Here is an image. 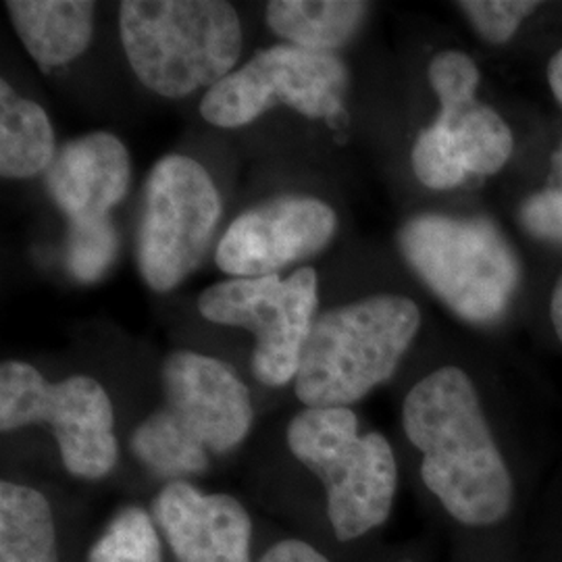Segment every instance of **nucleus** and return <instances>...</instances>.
<instances>
[{"label":"nucleus","instance_id":"obj_18","mask_svg":"<svg viewBox=\"0 0 562 562\" xmlns=\"http://www.w3.org/2000/svg\"><path fill=\"white\" fill-rule=\"evenodd\" d=\"M0 562H59L53 508L34 487L0 483Z\"/></svg>","mask_w":562,"mask_h":562},{"label":"nucleus","instance_id":"obj_23","mask_svg":"<svg viewBox=\"0 0 562 562\" xmlns=\"http://www.w3.org/2000/svg\"><path fill=\"white\" fill-rule=\"evenodd\" d=\"M259 562H329L319 550L302 540H283L271 546Z\"/></svg>","mask_w":562,"mask_h":562},{"label":"nucleus","instance_id":"obj_16","mask_svg":"<svg viewBox=\"0 0 562 562\" xmlns=\"http://www.w3.org/2000/svg\"><path fill=\"white\" fill-rule=\"evenodd\" d=\"M55 130L38 102L20 97L7 78L0 80V176L32 180L46 173L57 157Z\"/></svg>","mask_w":562,"mask_h":562},{"label":"nucleus","instance_id":"obj_2","mask_svg":"<svg viewBox=\"0 0 562 562\" xmlns=\"http://www.w3.org/2000/svg\"><path fill=\"white\" fill-rule=\"evenodd\" d=\"M165 404L132 436V452L159 477L206 471L211 454L244 442L252 427L248 387L225 362L192 350L171 352L161 367Z\"/></svg>","mask_w":562,"mask_h":562},{"label":"nucleus","instance_id":"obj_12","mask_svg":"<svg viewBox=\"0 0 562 562\" xmlns=\"http://www.w3.org/2000/svg\"><path fill=\"white\" fill-rule=\"evenodd\" d=\"M338 215L308 194H281L250 206L225 229L215 261L229 278H267L304 261L331 241Z\"/></svg>","mask_w":562,"mask_h":562},{"label":"nucleus","instance_id":"obj_5","mask_svg":"<svg viewBox=\"0 0 562 562\" xmlns=\"http://www.w3.org/2000/svg\"><path fill=\"white\" fill-rule=\"evenodd\" d=\"M288 448L327 492V517L340 542L380 527L392 510L398 469L378 431L359 434L350 408H304L288 425Z\"/></svg>","mask_w":562,"mask_h":562},{"label":"nucleus","instance_id":"obj_20","mask_svg":"<svg viewBox=\"0 0 562 562\" xmlns=\"http://www.w3.org/2000/svg\"><path fill=\"white\" fill-rule=\"evenodd\" d=\"M120 236L111 220L69 223L67 229V267L81 281L101 280L117 259Z\"/></svg>","mask_w":562,"mask_h":562},{"label":"nucleus","instance_id":"obj_24","mask_svg":"<svg viewBox=\"0 0 562 562\" xmlns=\"http://www.w3.org/2000/svg\"><path fill=\"white\" fill-rule=\"evenodd\" d=\"M548 81H550V88L557 97V101L562 104V50L554 55V59L550 60L548 65Z\"/></svg>","mask_w":562,"mask_h":562},{"label":"nucleus","instance_id":"obj_13","mask_svg":"<svg viewBox=\"0 0 562 562\" xmlns=\"http://www.w3.org/2000/svg\"><path fill=\"white\" fill-rule=\"evenodd\" d=\"M153 519L178 562H250L252 522L227 494H202L183 480L167 483Z\"/></svg>","mask_w":562,"mask_h":562},{"label":"nucleus","instance_id":"obj_11","mask_svg":"<svg viewBox=\"0 0 562 562\" xmlns=\"http://www.w3.org/2000/svg\"><path fill=\"white\" fill-rule=\"evenodd\" d=\"M346 88L348 69L336 53L283 42L259 50L204 92L201 115L215 127L234 130L281 104L308 120H334L344 109Z\"/></svg>","mask_w":562,"mask_h":562},{"label":"nucleus","instance_id":"obj_7","mask_svg":"<svg viewBox=\"0 0 562 562\" xmlns=\"http://www.w3.org/2000/svg\"><path fill=\"white\" fill-rule=\"evenodd\" d=\"M429 83L440 115L413 146V171L425 188L452 190L471 176H492L513 155V132L487 104L475 99L480 69L459 50H446L429 63Z\"/></svg>","mask_w":562,"mask_h":562},{"label":"nucleus","instance_id":"obj_15","mask_svg":"<svg viewBox=\"0 0 562 562\" xmlns=\"http://www.w3.org/2000/svg\"><path fill=\"white\" fill-rule=\"evenodd\" d=\"M4 9L21 44L42 69H55L80 59L94 36V2L9 0Z\"/></svg>","mask_w":562,"mask_h":562},{"label":"nucleus","instance_id":"obj_14","mask_svg":"<svg viewBox=\"0 0 562 562\" xmlns=\"http://www.w3.org/2000/svg\"><path fill=\"white\" fill-rule=\"evenodd\" d=\"M130 180V153L111 132H90L63 144L46 171L48 194L69 223L109 220Z\"/></svg>","mask_w":562,"mask_h":562},{"label":"nucleus","instance_id":"obj_17","mask_svg":"<svg viewBox=\"0 0 562 562\" xmlns=\"http://www.w3.org/2000/svg\"><path fill=\"white\" fill-rule=\"evenodd\" d=\"M369 4L359 0H273L265 18L269 30L311 53H336L367 18Z\"/></svg>","mask_w":562,"mask_h":562},{"label":"nucleus","instance_id":"obj_6","mask_svg":"<svg viewBox=\"0 0 562 562\" xmlns=\"http://www.w3.org/2000/svg\"><path fill=\"white\" fill-rule=\"evenodd\" d=\"M398 246L425 285L464 322L501 319L521 280L513 246L482 217L417 215L402 225Z\"/></svg>","mask_w":562,"mask_h":562},{"label":"nucleus","instance_id":"obj_1","mask_svg":"<svg viewBox=\"0 0 562 562\" xmlns=\"http://www.w3.org/2000/svg\"><path fill=\"white\" fill-rule=\"evenodd\" d=\"M402 425L422 450L423 482L457 521H503L513 504L510 473L464 371L442 367L423 378L404 398Z\"/></svg>","mask_w":562,"mask_h":562},{"label":"nucleus","instance_id":"obj_22","mask_svg":"<svg viewBox=\"0 0 562 562\" xmlns=\"http://www.w3.org/2000/svg\"><path fill=\"white\" fill-rule=\"evenodd\" d=\"M522 227L538 240L562 244V146L552 161V178L521 206Z\"/></svg>","mask_w":562,"mask_h":562},{"label":"nucleus","instance_id":"obj_10","mask_svg":"<svg viewBox=\"0 0 562 562\" xmlns=\"http://www.w3.org/2000/svg\"><path fill=\"white\" fill-rule=\"evenodd\" d=\"M317 306L319 278L313 267H301L288 278H227L199 296L206 322L252 331V371L269 387L296 380Z\"/></svg>","mask_w":562,"mask_h":562},{"label":"nucleus","instance_id":"obj_3","mask_svg":"<svg viewBox=\"0 0 562 562\" xmlns=\"http://www.w3.org/2000/svg\"><path fill=\"white\" fill-rule=\"evenodd\" d=\"M123 50L136 78L162 99H188L227 78L241 55V21L223 0H127Z\"/></svg>","mask_w":562,"mask_h":562},{"label":"nucleus","instance_id":"obj_21","mask_svg":"<svg viewBox=\"0 0 562 562\" xmlns=\"http://www.w3.org/2000/svg\"><path fill=\"white\" fill-rule=\"evenodd\" d=\"M473 27L492 44H504L515 36L522 20H527L540 2L529 0H464L459 4Z\"/></svg>","mask_w":562,"mask_h":562},{"label":"nucleus","instance_id":"obj_4","mask_svg":"<svg viewBox=\"0 0 562 562\" xmlns=\"http://www.w3.org/2000/svg\"><path fill=\"white\" fill-rule=\"evenodd\" d=\"M422 311L398 294H373L317 315L294 380L306 408H348L398 369Z\"/></svg>","mask_w":562,"mask_h":562},{"label":"nucleus","instance_id":"obj_19","mask_svg":"<svg viewBox=\"0 0 562 562\" xmlns=\"http://www.w3.org/2000/svg\"><path fill=\"white\" fill-rule=\"evenodd\" d=\"M88 562H162L157 522L138 506H125L88 552Z\"/></svg>","mask_w":562,"mask_h":562},{"label":"nucleus","instance_id":"obj_25","mask_svg":"<svg viewBox=\"0 0 562 562\" xmlns=\"http://www.w3.org/2000/svg\"><path fill=\"white\" fill-rule=\"evenodd\" d=\"M550 317H552V325H554V331L562 341V276L557 281V288H554V294H552V304H550Z\"/></svg>","mask_w":562,"mask_h":562},{"label":"nucleus","instance_id":"obj_8","mask_svg":"<svg viewBox=\"0 0 562 562\" xmlns=\"http://www.w3.org/2000/svg\"><path fill=\"white\" fill-rule=\"evenodd\" d=\"M46 423L65 469L80 480L106 477L120 459L115 413L106 390L90 375L48 382L30 362L0 367V429L4 434Z\"/></svg>","mask_w":562,"mask_h":562},{"label":"nucleus","instance_id":"obj_9","mask_svg":"<svg viewBox=\"0 0 562 562\" xmlns=\"http://www.w3.org/2000/svg\"><path fill=\"white\" fill-rule=\"evenodd\" d=\"M222 194L201 162L169 155L144 188L136 261L155 292H171L201 265L222 222Z\"/></svg>","mask_w":562,"mask_h":562}]
</instances>
